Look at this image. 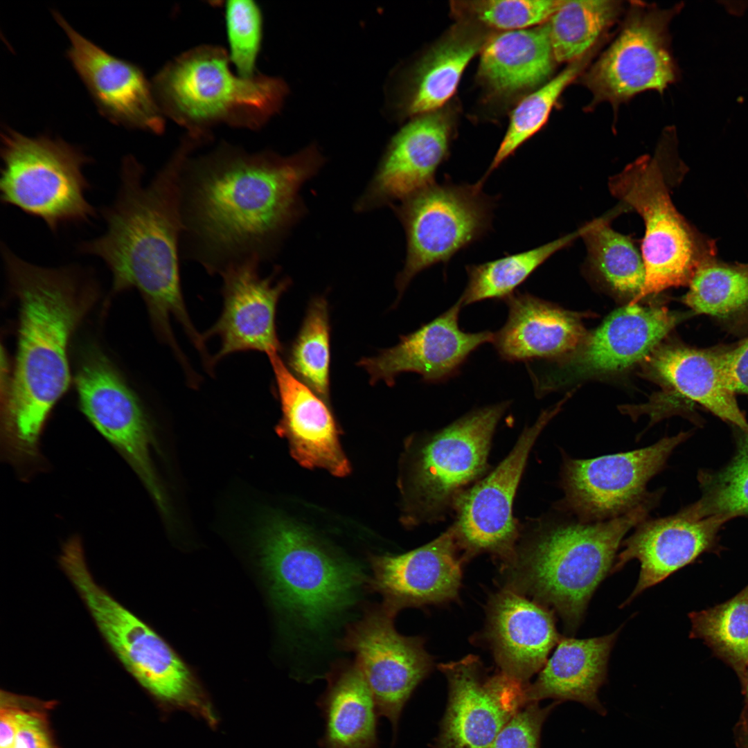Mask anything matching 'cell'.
I'll list each match as a JSON object with an SVG mask.
<instances>
[{"label": "cell", "mask_w": 748, "mask_h": 748, "mask_svg": "<svg viewBox=\"0 0 748 748\" xmlns=\"http://www.w3.org/2000/svg\"><path fill=\"white\" fill-rule=\"evenodd\" d=\"M197 150L180 175L181 258L212 275L271 260L305 215L300 190L325 163L317 147L289 156L225 141L204 154Z\"/></svg>", "instance_id": "cell-1"}, {"label": "cell", "mask_w": 748, "mask_h": 748, "mask_svg": "<svg viewBox=\"0 0 748 748\" xmlns=\"http://www.w3.org/2000/svg\"><path fill=\"white\" fill-rule=\"evenodd\" d=\"M1 256L19 305L15 359L1 402V454L16 466L34 465L48 418L70 384V339L98 287L78 266L37 265L3 243Z\"/></svg>", "instance_id": "cell-2"}, {"label": "cell", "mask_w": 748, "mask_h": 748, "mask_svg": "<svg viewBox=\"0 0 748 748\" xmlns=\"http://www.w3.org/2000/svg\"><path fill=\"white\" fill-rule=\"evenodd\" d=\"M189 154L188 145L179 143L148 184L143 166L132 155L125 157L116 198L100 211L105 232L78 246L80 253L105 262L114 293L134 289L141 294L157 335L174 353L180 348L172 317L195 347L203 344L186 308L179 271V179Z\"/></svg>", "instance_id": "cell-3"}, {"label": "cell", "mask_w": 748, "mask_h": 748, "mask_svg": "<svg viewBox=\"0 0 748 748\" xmlns=\"http://www.w3.org/2000/svg\"><path fill=\"white\" fill-rule=\"evenodd\" d=\"M662 490L606 521L582 522L555 508V513L531 520L506 566L509 589L526 592L556 612L567 633L574 634L596 589L612 573L624 537L648 517Z\"/></svg>", "instance_id": "cell-4"}, {"label": "cell", "mask_w": 748, "mask_h": 748, "mask_svg": "<svg viewBox=\"0 0 748 748\" xmlns=\"http://www.w3.org/2000/svg\"><path fill=\"white\" fill-rule=\"evenodd\" d=\"M227 51L201 45L167 62L151 82L165 117L186 134L211 140L219 125L256 130L281 109L288 93L283 80L258 73L246 78L231 69Z\"/></svg>", "instance_id": "cell-5"}, {"label": "cell", "mask_w": 748, "mask_h": 748, "mask_svg": "<svg viewBox=\"0 0 748 748\" xmlns=\"http://www.w3.org/2000/svg\"><path fill=\"white\" fill-rule=\"evenodd\" d=\"M58 562L103 638L136 681L166 709L211 720L213 705L184 664L150 627L95 581L79 537L63 544Z\"/></svg>", "instance_id": "cell-6"}, {"label": "cell", "mask_w": 748, "mask_h": 748, "mask_svg": "<svg viewBox=\"0 0 748 748\" xmlns=\"http://www.w3.org/2000/svg\"><path fill=\"white\" fill-rule=\"evenodd\" d=\"M0 197L56 232L96 215L86 194L84 166L92 160L78 147L48 135L30 137L8 127L1 133Z\"/></svg>", "instance_id": "cell-7"}, {"label": "cell", "mask_w": 748, "mask_h": 748, "mask_svg": "<svg viewBox=\"0 0 748 748\" xmlns=\"http://www.w3.org/2000/svg\"><path fill=\"white\" fill-rule=\"evenodd\" d=\"M612 193L642 217L641 252L645 282L629 304L668 288L687 285L700 262L715 255L713 242L696 231L673 204L659 161L642 156L611 177Z\"/></svg>", "instance_id": "cell-8"}, {"label": "cell", "mask_w": 748, "mask_h": 748, "mask_svg": "<svg viewBox=\"0 0 748 748\" xmlns=\"http://www.w3.org/2000/svg\"><path fill=\"white\" fill-rule=\"evenodd\" d=\"M262 555L278 600L309 628L321 627L350 606L363 581L356 564L283 519L266 526Z\"/></svg>", "instance_id": "cell-9"}, {"label": "cell", "mask_w": 748, "mask_h": 748, "mask_svg": "<svg viewBox=\"0 0 748 748\" xmlns=\"http://www.w3.org/2000/svg\"><path fill=\"white\" fill-rule=\"evenodd\" d=\"M483 184L434 183L391 207L402 224L407 253L395 279L400 296L420 272L447 263L491 229L495 199Z\"/></svg>", "instance_id": "cell-10"}, {"label": "cell", "mask_w": 748, "mask_h": 748, "mask_svg": "<svg viewBox=\"0 0 748 748\" xmlns=\"http://www.w3.org/2000/svg\"><path fill=\"white\" fill-rule=\"evenodd\" d=\"M509 406L504 401L473 410L418 446L408 480L409 510L415 520L442 518L465 488L485 472L492 438Z\"/></svg>", "instance_id": "cell-11"}, {"label": "cell", "mask_w": 748, "mask_h": 748, "mask_svg": "<svg viewBox=\"0 0 748 748\" xmlns=\"http://www.w3.org/2000/svg\"><path fill=\"white\" fill-rule=\"evenodd\" d=\"M688 436V432H680L645 447L592 458H575L564 452L560 473L564 497L554 508L582 522L628 513L648 497V482Z\"/></svg>", "instance_id": "cell-12"}, {"label": "cell", "mask_w": 748, "mask_h": 748, "mask_svg": "<svg viewBox=\"0 0 748 748\" xmlns=\"http://www.w3.org/2000/svg\"><path fill=\"white\" fill-rule=\"evenodd\" d=\"M560 406L544 411L532 426L525 427L495 469L456 501V520L451 527L465 556L488 553L506 566L513 560L520 535L513 515L515 493L533 446Z\"/></svg>", "instance_id": "cell-13"}, {"label": "cell", "mask_w": 748, "mask_h": 748, "mask_svg": "<svg viewBox=\"0 0 748 748\" xmlns=\"http://www.w3.org/2000/svg\"><path fill=\"white\" fill-rule=\"evenodd\" d=\"M678 6H632L614 42L583 78L596 102L613 103L645 91L662 92L676 78L668 26Z\"/></svg>", "instance_id": "cell-14"}, {"label": "cell", "mask_w": 748, "mask_h": 748, "mask_svg": "<svg viewBox=\"0 0 748 748\" xmlns=\"http://www.w3.org/2000/svg\"><path fill=\"white\" fill-rule=\"evenodd\" d=\"M75 384L83 414L128 462L164 511L163 493L150 456L151 429L137 395L98 350L84 356Z\"/></svg>", "instance_id": "cell-15"}, {"label": "cell", "mask_w": 748, "mask_h": 748, "mask_svg": "<svg viewBox=\"0 0 748 748\" xmlns=\"http://www.w3.org/2000/svg\"><path fill=\"white\" fill-rule=\"evenodd\" d=\"M394 616L382 607L371 610L348 627L340 643L355 654L378 714L390 721L395 738L403 708L432 662L420 638L397 632Z\"/></svg>", "instance_id": "cell-16"}, {"label": "cell", "mask_w": 748, "mask_h": 748, "mask_svg": "<svg viewBox=\"0 0 748 748\" xmlns=\"http://www.w3.org/2000/svg\"><path fill=\"white\" fill-rule=\"evenodd\" d=\"M439 668L448 681L449 702L436 748H488L526 704L527 686L501 672L488 675L475 656Z\"/></svg>", "instance_id": "cell-17"}, {"label": "cell", "mask_w": 748, "mask_h": 748, "mask_svg": "<svg viewBox=\"0 0 748 748\" xmlns=\"http://www.w3.org/2000/svg\"><path fill=\"white\" fill-rule=\"evenodd\" d=\"M53 16L69 37L67 57L100 113L115 124L161 134L165 116L142 69L85 38L58 12Z\"/></svg>", "instance_id": "cell-18"}, {"label": "cell", "mask_w": 748, "mask_h": 748, "mask_svg": "<svg viewBox=\"0 0 748 748\" xmlns=\"http://www.w3.org/2000/svg\"><path fill=\"white\" fill-rule=\"evenodd\" d=\"M260 263L249 260L230 265L222 278L223 308L215 323L204 335L217 336L221 346L211 359V367L224 357L240 351L257 350L269 356L281 350L276 324L280 296L291 285L289 278L276 279L278 269L262 277Z\"/></svg>", "instance_id": "cell-19"}, {"label": "cell", "mask_w": 748, "mask_h": 748, "mask_svg": "<svg viewBox=\"0 0 748 748\" xmlns=\"http://www.w3.org/2000/svg\"><path fill=\"white\" fill-rule=\"evenodd\" d=\"M452 133L450 118L441 109L414 116L389 141L355 211L391 206L435 183L449 155Z\"/></svg>", "instance_id": "cell-20"}, {"label": "cell", "mask_w": 748, "mask_h": 748, "mask_svg": "<svg viewBox=\"0 0 748 748\" xmlns=\"http://www.w3.org/2000/svg\"><path fill=\"white\" fill-rule=\"evenodd\" d=\"M463 308L458 301L445 312L401 336L392 348L378 355L361 359L357 363L368 373L373 384L382 380L393 386L395 377L404 372L421 375L427 383H440L457 375L468 357L481 345L492 342L494 332L463 331L458 325Z\"/></svg>", "instance_id": "cell-21"}, {"label": "cell", "mask_w": 748, "mask_h": 748, "mask_svg": "<svg viewBox=\"0 0 748 748\" xmlns=\"http://www.w3.org/2000/svg\"><path fill=\"white\" fill-rule=\"evenodd\" d=\"M679 319L666 308L641 307L637 303L614 311L576 357L535 382L537 391L633 365L650 353Z\"/></svg>", "instance_id": "cell-22"}, {"label": "cell", "mask_w": 748, "mask_h": 748, "mask_svg": "<svg viewBox=\"0 0 748 748\" xmlns=\"http://www.w3.org/2000/svg\"><path fill=\"white\" fill-rule=\"evenodd\" d=\"M459 547L452 527L431 542L400 555L371 558V587L395 616L404 607L454 598L461 580Z\"/></svg>", "instance_id": "cell-23"}, {"label": "cell", "mask_w": 748, "mask_h": 748, "mask_svg": "<svg viewBox=\"0 0 748 748\" xmlns=\"http://www.w3.org/2000/svg\"><path fill=\"white\" fill-rule=\"evenodd\" d=\"M726 522L715 517H697L685 508L675 515L648 517L639 523L632 535L623 540V549L617 554L612 571H620L634 559L640 563L636 585L621 607L712 549L718 531Z\"/></svg>", "instance_id": "cell-24"}, {"label": "cell", "mask_w": 748, "mask_h": 748, "mask_svg": "<svg viewBox=\"0 0 748 748\" xmlns=\"http://www.w3.org/2000/svg\"><path fill=\"white\" fill-rule=\"evenodd\" d=\"M269 359L282 411L277 432L287 440L294 458L305 467L322 468L336 477L347 475L350 465L326 401L299 380L278 354Z\"/></svg>", "instance_id": "cell-25"}, {"label": "cell", "mask_w": 748, "mask_h": 748, "mask_svg": "<svg viewBox=\"0 0 748 748\" xmlns=\"http://www.w3.org/2000/svg\"><path fill=\"white\" fill-rule=\"evenodd\" d=\"M553 612L509 588L494 596L488 638L502 673L526 686L542 670L560 638Z\"/></svg>", "instance_id": "cell-26"}, {"label": "cell", "mask_w": 748, "mask_h": 748, "mask_svg": "<svg viewBox=\"0 0 748 748\" xmlns=\"http://www.w3.org/2000/svg\"><path fill=\"white\" fill-rule=\"evenodd\" d=\"M504 325L494 332L492 344L503 360L527 362L568 353L585 337L578 317L527 292H515L504 300Z\"/></svg>", "instance_id": "cell-27"}, {"label": "cell", "mask_w": 748, "mask_h": 748, "mask_svg": "<svg viewBox=\"0 0 748 748\" xmlns=\"http://www.w3.org/2000/svg\"><path fill=\"white\" fill-rule=\"evenodd\" d=\"M621 630L587 639L560 636L537 679L526 687V704L546 698L571 700L604 715L598 693L606 680L610 653Z\"/></svg>", "instance_id": "cell-28"}, {"label": "cell", "mask_w": 748, "mask_h": 748, "mask_svg": "<svg viewBox=\"0 0 748 748\" xmlns=\"http://www.w3.org/2000/svg\"><path fill=\"white\" fill-rule=\"evenodd\" d=\"M481 26L458 21L413 69L399 111L416 116L441 109L455 93L466 66L490 35Z\"/></svg>", "instance_id": "cell-29"}, {"label": "cell", "mask_w": 748, "mask_h": 748, "mask_svg": "<svg viewBox=\"0 0 748 748\" xmlns=\"http://www.w3.org/2000/svg\"><path fill=\"white\" fill-rule=\"evenodd\" d=\"M555 62L548 22L490 35L482 50L478 76L498 95H511L544 83Z\"/></svg>", "instance_id": "cell-30"}, {"label": "cell", "mask_w": 748, "mask_h": 748, "mask_svg": "<svg viewBox=\"0 0 748 748\" xmlns=\"http://www.w3.org/2000/svg\"><path fill=\"white\" fill-rule=\"evenodd\" d=\"M720 353V349L668 346L655 353L651 366L677 395L748 433V422L727 383Z\"/></svg>", "instance_id": "cell-31"}, {"label": "cell", "mask_w": 748, "mask_h": 748, "mask_svg": "<svg viewBox=\"0 0 748 748\" xmlns=\"http://www.w3.org/2000/svg\"><path fill=\"white\" fill-rule=\"evenodd\" d=\"M317 705L325 720L322 748H378L376 704L355 664L334 672Z\"/></svg>", "instance_id": "cell-32"}, {"label": "cell", "mask_w": 748, "mask_h": 748, "mask_svg": "<svg viewBox=\"0 0 748 748\" xmlns=\"http://www.w3.org/2000/svg\"><path fill=\"white\" fill-rule=\"evenodd\" d=\"M583 227L534 249L465 267L463 307L487 299L505 300L552 255L581 236Z\"/></svg>", "instance_id": "cell-33"}, {"label": "cell", "mask_w": 748, "mask_h": 748, "mask_svg": "<svg viewBox=\"0 0 748 748\" xmlns=\"http://www.w3.org/2000/svg\"><path fill=\"white\" fill-rule=\"evenodd\" d=\"M581 237L591 268L616 292L636 298L646 274L641 252L633 240L614 231L604 217L583 226Z\"/></svg>", "instance_id": "cell-34"}, {"label": "cell", "mask_w": 748, "mask_h": 748, "mask_svg": "<svg viewBox=\"0 0 748 748\" xmlns=\"http://www.w3.org/2000/svg\"><path fill=\"white\" fill-rule=\"evenodd\" d=\"M688 617L690 638L703 640L740 679L748 666V585L726 602Z\"/></svg>", "instance_id": "cell-35"}, {"label": "cell", "mask_w": 748, "mask_h": 748, "mask_svg": "<svg viewBox=\"0 0 748 748\" xmlns=\"http://www.w3.org/2000/svg\"><path fill=\"white\" fill-rule=\"evenodd\" d=\"M688 285L683 301L697 314L726 318L748 307V264L709 256L698 265Z\"/></svg>", "instance_id": "cell-36"}, {"label": "cell", "mask_w": 748, "mask_h": 748, "mask_svg": "<svg viewBox=\"0 0 748 748\" xmlns=\"http://www.w3.org/2000/svg\"><path fill=\"white\" fill-rule=\"evenodd\" d=\"M614 1H562L548 22L555 62L585 55L619 10Z\"/></svg>", "instance_id": "cell-37"}, {"label": "cell", "mask_w": 748, "mask_h": 748, "mask_svg": "<svg viewBox=\"0 0 748 748\" xmlns=\"http://www.w3.org/2000/svg\"><path fill=\"white\" fill-rule=\"evenodd\" d=\"M324 296L311 299L299 332L287 353L290 371L324 401L330 395V322Z\"/></svg>", "instance_id": "cell-38"}, {"label": "cell", "mask_w": 748, "mask_h": 748, "mask_svg": "<svg viewBox=\"0 0 748 748\" xmlns=\"http://www.w3.org/2000/svg\"><path fill=\"white\" fill-rule=\"evenodd\" d=\"M585 53L573 60L560 73L524 98L510 114L509 125L489 168L479 179L488 176L544 125L564 89L576 78L589 61Z\"/></svg>", "instance_id": "cell-39"}, {"label": "cell", "mask_w": 748, "mask_h": 748, "mask_svg": "<svg viewBox=\"0 0 748 748\" xmlns=\"http://www.w3.org/2000/svg\"><path fill=\"white\" fill-rule=\"evenodd\" d=\"M702 497L686 508L699 518L715 517L729 521L748 515V433L741 431L736 454L720 471L700 476Z\"/></svg>", "instance_id": "cell-40"}, {"label": "cell", "mask_w": 748, "mask_h": 748, "mask_svg": "<svg viewBox=\"0 0 748 748\" xmlns=\"http://www.w3.org/2000/svg\"><path fill=\"white\" fill-rule=\"evenodd\" d=\"M562 1H453L450 7L459 20L504 31L525 29L547 22Z\"/></svg>", "instance_id": "cell-41"}, {"label": "cell", "mask_w": 748, "mask_h": 748, "mask_svg": "<svg viewBox=\"0 0 748 748\" xmlns=\"http://www.w3.org/2000/svg\"><path fill=\"white\" fill-rule=\"evenodd\" d=\"M224 17L230 62L241 76L256 75V62L262 40V11L252 0L226 2Z\"/></svg>", "instance_id": "cell-42"}, {"label": "cell", "mask_w": 748, "mask_h": 748, "mask_svg": "<svg viewBox=\"0 0 748 748\" xmlns=\"http://www.w3.org/2000/svg\"><path fill=\"white\" fill-rule=\"evenodd\" d=\"M555 704L542 708L537 702L528 703L509 720L488 748H538L542 724Z\"/></svg>", "instance_id": "cell-43"}, {"label": "cell", "mask_w": 748, "mask_h": 748, "mask_svg": "<svg viewBox=\"0 0 748 748\" xmlns=\"http://www.w3.org/2000/svg\"><path fill=\"white\" fill-rule=\"evenodd\" d=\"M17 713V727L12 748H57L50 729L45 707L21 705Z\"/></svg>", "instance_id": "cell-44"}, {"label": "cell", "mask_w": 748, "mask_h": 748, "mask_svg": "<svg viewBox=\"0 0 748 748\" xmlns=\"http://www.w3.org/2000/svg\"><path fill=\"white\" fill-rule=\"evenodd\" d=\"M723 373L729 388L736 394L748 395V337L720 353Z\"/></svg>", "instance_id": "cell-45"}, {"label": "cell", "mask_w": 748, "mask_h": 748, "mask_svg": "<svg viewBox=\"0 0 748 748\" xmlns=\"http://www.w3.org/2000/svg\"><path fill=\"white\" fill-rule=\"evenodd\" d=\"M0 709V747L13 746L17 727L19 695L1 691Z\"/></svg>", "instance_id": "cell-46"}, {"label": "cell", "mask_w": 748, "mask_h": 748, "mask_svg": "<svg viewBox=\"0 0 748 748\" xmlns=\"http://www.w3.org/2000/svg\"><path fill=\"white\" fill-rule=\"evenodd\" d=\"M738 742L740 748H748V711L746 709L738 725Z\"/></svg>", "instance_id": "cell-47"}, {"label": "cell", "mask_w": 748, "mask_h": 748, "mask_svg": "<svg viewBox=\"0 0 748 748\" xmlns=\"http://www.w3.org/2000/svg\"><path fill=\"white\" fill-rule=\"evenodd\" d=\"M740 680L742 684L743 693L745 696L746 702L747 704V710L748 711V666L742 676L740 678Z\"/></svg>", "instance_id": "cell-48"}, {"label": "cell", "mask_w": 748, "mask_h": 748, "mask_svg": "<svg viewBox=\"0 0 748 748\" xmlns=\"http://www.w3.org/2000/svg\"><path fill=\"white\" fill-rule=\"evenodd\" d=\"M10 748H12V747H10Z\"/></svg>", "instance_id": "cell-49"}]
</instances>
